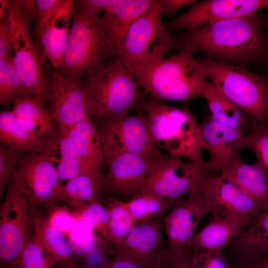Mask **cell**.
Here are the masks:
<instances>
[{
  "label": "cell",
  "instance_id": "cell-4",
  "mask_svg": "<svg viewBox=\"0 0 268 268\" xmlns=\"http://www.w3.org/2000/svg\"><path fill=\"white\" fill-rule=\"evenodd\" d=\"M138 111L146 116L152 141L157 147L171 157H186L205 168L200 125L186 104L176 107L150 95L144 98Z\"/></svg>",
  "mask_w": 268,
  "mask_h": 268
},
{
  "label": "cell",
  "instance_id": "cell-46",
  "mask_svg": "<svg viewBox=\"0 0 268 268\" xmlns=\"http://www.w3.org/2000/svg\"><path fill=\"white\" fill-rule=\"evenodd\" d=\"M81 1L99 15L111 6L115 2L116 0H81Z\"/></svg>",
  "mask_w": 268,
  "mask_h": 268
},
{
  "label": "cell",
  "instance_id": "cell-6",
  "mask_svg": "<svg viewBox=\"0 0 268 268\" xmlns=\"http://www.w3.org/2000/svg\"><path fill=\"white\" fill-rule=\"evenodd\" d=\"M97 120L138 110L144 93L132 72L114 60L82 80Z\"/></svg>",
  "mask_w": 268,
  "mask_h": 268
},
{
  "label": "cell",
  "instance_id": "cell-22",
  "mask_svg": "<svg viewBox=\"0 0 268 268\" xmlns=\"http://www.w3.org/2000/svg\"><path fill=\"white\" fill-rule=\"evenodd\" d=\"M252 220L245 217L212 215L208 223L196 234L190 249L222 251L248 227Z\"/></svg>",
  "mask_w": 268,
  "mask_h": 268
},
{
  "label": "cell",
  "instance_id": "cell-38",
  "mask_svg": "<svg viewBox=\"0 0 268 268\" xmlns=\"http://www.w3.org/2000/svg\"><path fill=\"white\" fill-rule=\"evenodd\" d=\"M20 152L10 147L0 146V198H2L6 185L17 167Z\"/></svg>",
  "mask_w": 268,
  "mask_h": 268
},
{
  "label": "cell",
  "instance_id": "cell-26",
  "mask_svg": "<svg viewBox=\"0 0 268 268\" xmlns=\"http://www.w3.org/2000/svg\"><path fill=\"white\" fill-rule=\"evenodd\" d=\"M12 111L18 124L36 135L56 138L59 128L49 111L31 93L22 95L13 102Z\"/></svg>",
  "mask_w": 268,
  "mask_h": 268
},
{
  "label": "cell",
  "instance_id": "cell-32",
  "mask_svg": "<svg viewBox=\"0 0 268 268\" xmlns=\"http://www.w3.org/2000/svg\"><path fill=\"white\" fill-rule=\"evenodd\" d=\"M106 208L108 222L105 240L117 250L122 246L136 222L127 209L125 201L112 200Z\"/></svg>",
  "mask_w": 268,
  "mask_h": 268
},
{
  "label": "cell",
  "instance_id": "cell-39",
  "mask_svg": "<svg viewBox=\"0 0 268 268\" xmlns=\"http://www.w3.org/2000/svg\"><path fill=\"white\" fill-rule=\"evenodd\" d=\"M190 250L194 268H235L227 260L222 251Z\"/></svg>",
  "mask_w": 268,
  "mask_h": 268
},
{
  "label": "cell",
  "instance_id": "cell-47",
  "mask_svg": "<svg viewBox=\"0 0 268 268\" xmlns=\"http://www.w3.org/2000/svg\"><path fill=\"white\" fill-rule=\"evenodd\" d=\"M104 268H142L137 264L125 259L115 256Z\"/></svg>",
  "mask_w": 268,
  "mask_h": 268
},
{
  "label": "cell",
  "instance_id": "cell-21",
  "mask_svg": "<svg viewBox=\"0 0 268 268\" xmlns=\"http://www.w3.org/2000/svg\"><path fill=\"white\" fill-rule=\"evenodd\" d=\"M227 247L235 267L268 256V205Z\"/></svg>",
  "mask_w": 268,
  "mask_h": 268
},
{
  "label": "cell",
  "instance_id": "cell-27",
  "mask_svg": "<svg viewBox=\"0 0 268 268\" xmlns=\"http://www.w3.org/2000/svg\"><path fill=\"white\" fill-rule=\"evenodd\" d=\"M57 138L38 135L25 130L18 124L12 110L0 112L1 144L20 152H40L51 147Z\"/></svg>",
  "mask_w": 268,
  "mask_h": 268
},
{
  "label": "cell",
  "instance_id": "cell-7",
  "mask_svg": "<svg viewBox=\"0 0 268 268\" xmlns=\"http://www.w3.org/2000/svg\"><path fill=\"white\" fill-rule=\"evenodd\" d=\"M161 0L131 26L115 51V60L125 67L143 65L164 58L171 49L174 37L162 22Z\"/></svg>",
  "mask_w": 268,
  "mask_h": 268
},
{
  "label": "cell",
  "instance_id": "cell-43",
  "mask_svg": "<svg viewBox=\"0 0 268 268\" xmlns=\"http://www.w3.org/2000/svg\"><path fill=\"white\" fill-rule=\"evenodd\" d=\"M20 13L24 22L30 26L35 21L37 4L35 0H17Z\"/></svg>",
  "mask_w": 268,
  "mask_h": 268
},
{
  "label": "cell",
  "instance_id": "cell-44",
  "mask_svg": "<svg viewBox=\"0 0 268 268\" xmlns=\"http://www.w3.org/2000/svg\"><path fill=\"white\" fill-rule=\"evenodd\" d=\"M164 268H194L190 250L185 254L171 258L165 257Z\"/></svg>",
  "mask_w": 268,
  "mask_h": 268
},
{
  "label": "cell",
  "instance_id": "cell-42",
  "mask_svg": "<svg viewBox=\"0 0 268 268\" xmlns=\"http://www.w3.org/2000/svg\"><path fill=\"white\" fill-rule=\"evenodd\" d=\"M12 51L11 21L8 11L0 18V59Z\"/></svg>",
  "mask_w": 268,
  "mask_h": 268
},
{
  "label": "cell",
  "instance_id": "cell-11",
  "mask_svg": "<svg viewBox=\"0 0 268 268\" xmlns=\"http://www.w3.org/2000/svg\"><path fill=\"white\" fill-rule=\"evenodd\" d=\"M99 120L102 122L97 129L103 150L156 157L166 155L153 142L143 113Z\"/></svg>",
  "mask_w": 268,
  "mask_h": 268
},
{
  "label": "cell",
  "instance_id": "cell-10",
  "mask_svg": "<svg viewBox=\"0 0 268 268\" xmlns=\"http://www.w3.org/2000/svg\"><path fill=\"white\" fill-rule=\"evenodd\" d=\"M8 11L14 67L26 89L44 105L47 101V79L43 69L45 59L35 44L30 26L22 18L17 0L9 1Z\"/></svg>",
  "mask_w": 268,
  "mask_h": 268
},
{
  "label": "cell",
  "instance_id": "cell-48",
  "mask_svg": "<svg viewBox=\"0 0 268 268\" xmlns=\"http://www.w3.org/2000/svg\"><path fill=\"white\" fill-rule=\"evenodd\" d=\"M246 265L253 268H268V256L259 258Z\"/></svg>",
  "mask_w": 268,
  "mask_h": 268
},
{
  "label": "cell",
  "instance_id": "cell-25",
  "mask_svg": "<svg viewBox=\"0 0 268 268\" xmlns=\"http://www.w3.org/2000/svg\"><path fill=\"white\" fill-rule=\"evenodd\" d=\"M153 0H116L101 17L115 51L132 24L151 6Z\"/></svg>",
  "mask_w": 268,
  "mask_h": 268
},
{
  "label": "cell",
  "instance_id": "cell-28",
  "mask_svg": "<svg viewBox=\"0 0 268 268\" xmlns=\"http://www.w3.org/2000/svg\"><path fill=\"white\" fill-rule=\"evenodd\" d=\"M33 231L50 256L52 264L59 267L75 264L76 255L66 236L53 226L47 217L35 213Z\"/></svg>",
  "mask_w": 268,
  "mask_h": 268
},
{
  "label": "cell",
  "instance_id": "cell-13",
  "mask_svg": "<svg viewBox=\"0 0 268 268\" xmlns=\"http://www.w3.org/2000/svg\"><path fill=\"white\" fill-rule=\"evenodd\" d=\"M47 79L48 111L60 130L66 132L94 116L87 90L82 81L64 77L55 69Z\"/></svg>",
  "mask_w": 268,
  "mask_h": 268
},
{
  "label": "cell",
  "instance_id": "cell-2",
  "mask_svg": "<svg viewBox=\"0 0 268 268\" xmlns=\"http://www.w3.org/2000/svg\"><path fill=\"white\" fill-rule=\"evenodd\" d=\"M115 49L101 16L75 1L71 27L63 63L58 72L64 77L81 81L115 59Z\"/></svg>",
  "mask_w": 268,
  "mask_h": 268
},
{
  "label": "cell",
  "instance_id": "cell-41",
  "mask_svg": "<svg viewBox=\"0 0 268 268\" xmlns=\"http://www.w3.org/2000/svg\"><path fill=\"white\" fill-rule=\"evenodd\" d=\"M53 206L47 217L49 222L66 237H69L76 222V219L72 212L67 208Z\"/></svg>",
  "mask_w": 268,
  "mask_h": 268
},
{
  "label": "cell",
  "instance_id": "cell-45",
  "mask_svg": "<svg viewBox=\"0 0 268 268\" xmlns=\"http://www.w3.org/2000/svg\"><path fill=\"white\" fill-rule=\"evenodd\" d=\"M195 0H161L163 13L171 16L181 8L189 4H193Z\"/></svg>",
  "mask_w": 268,
  "mask_h": 268
},
{
  "label": "cell",
  "instance_id": "cell-5",
  "mask_svg": "<svg viewBox=\"0 0 268 268\" xmlns=\"http://www.w3.org/2000/svg\"><path fill=\"white\" fill-rule=\"evenodd\" d=\"M206 78L252 122L268 125V80L245 66L207 57L199 60Z\"/></svg>",
  "mask_w": 268,
  "mask_h": 268
},
{
  "label": "cell",
  "instance_id": "cell-14",
  "mask_svg": "<svg viewBox=\"0 0 268 268\" xmlns=\"http://www.w3.org/2000/svg\"><path fill=\"white\" fill-rule=\"evenodd\" d=\"M205 168L180 158L169 155L156 159L153 163L140 190L177 202L193 189Z\"/></svg>",
  "mask_w": 268,
  "mask_h": 268
},
{
  "label": "cell",
  "instance_id": "cell-37",
  "mask_svg": "<svg viewBox=\"0 0 268 268\" xmlns=\"http://www.w3.org/2000/svg\"><path fill=\"white\" fill-rule=\"evenodd\" d=\"M37 236L32 235L20 255L18 268H51L52 264Z\"/></svg>",
  "mask_w": 268,
  "mask_h": 268
},
{
  "label": "cell",
  "instance_id": "cell-51",
  "mask_svg": "<svg viewBox=\"0 0 268 268\" xmlns=\"http://www.w3.org/2000/svg\"><path fill=\"white\" fill-rule=\"evenodd\" d=\"M235 268H253L249 266L246 265L242 267H236Z\"/></svg>",
  "mask_w": 268,
  "mask_h": 268
},
{
  "label": "cell",
  "instance_id": "cell-3",
  "mask_svg": "<svg viewBox=\"0 0 268 268\" xmlns=\"http://www.w3.org/2000/svg\"><path fill=\"white\" fill-rule=\"evenodd\" d=\"M194 54L181 51L143 65L127 67L142 90L161 100L187 102L202 97L209 81Z\"/></svg>",
  "mask_w": 268,
  "mask_h": 268
},
{
  "label": "cell",
  "instance_id": "cell-34",
  "mask_svg": "<svg viewBox=\"0 0 268 268\" xmlns=\"http://www.w3.org/2000/svg\"><path fill=\"white\" fill-rule=\"evenodd\" d=\"M11 53L0 59V104L6 106L30 93L18 76Z\"/></svg>",
  "mask_w": 268,
  "mask_h": 268
},
{
  "label": "cell",
  "instance_id": "cell-19",
  "mask_svg": "<svg viewBox=\"0 0 268 268\" xmlns=\"http://www.w3.org/2000/svg\"><path fill=\"white\" fill-rule=\"evenodd\" d=\"M163 216L136 224L114 256L130 260L142 268H153L163 250Z\"/></svg>",
  "mask_w": 268,
  "mask_h": 268
},
{
  "label": "cell",
  "instance_id": "cell-50",
  "mask_svg": "<svg viewBox=\"0 0 268 268\" xmlns=\"http://www.w3.org/2000/svg\"><path fill=\"white\" fill-rule=\"evenodd\" d=\"M59 268H88L85 267H81L79 266H76L75 264L72 265L68 266H66V267H59Z\"/></svg>",
  "mask_w": 268,
  "mask_h": 268
},
{
  "label": "cell",
  "instance_id": "cell-33",
  "mask_svg": "<svg viewBox=\"0 0 268 268\" xmlns=\"http://www.w3.org/2000/svg\"><path fill=\"white\" fill-rule=\"evenodd\" d=\"M57 169L61 181H68L82 174H87L84 164L66 132L59 130L56 141Z\"/></svg>",
  "mask_w": 268,
  "mask_h": 268
},
{
  "label": "cell",
  "instance_id": "cell-23",
  "mask_svg": "<svg viewBox=\"0 0 268 268\" xmlns=\"http://www.w3.org/2000/svg\"><path fill=\"white\" fill-rule=\"evenodd\" d=\"M263 209L268 205L267 173L256 164H248L236 155L220 172Z\"/></svg>",
  "mask_w": 268,
  "mask_h": 268
},
{
  "label": "cell",
  "instance_id": "cell-53",
  "mask_svg": "<svg viewBox=\"0 0 268 268\" xmlns=\"http://www.w3.org/2000/svg\"><path fill=\"white\" fill-rule=\"evenodd\" d=\"M267 37H268V34H267Z\"/></svg>",
  "mask_w": 268,
  "mask_h": 268
},
{
  "label": "cell",
  "instance_id": "cell-17",
  "mask_svg": "<svg viewBox=\"0 0 268 268\" xmlns=\"http://www.w3.org/2000/svg\"><path fill=\"white\" fill-rule=\"evenodd\" d=\"M203 171L199 175L195 188L210 203L211 214L256 217L263 210L237 187L219 175L211 176Z\"/></svg>",
  "mask_w": 268,
  "mask_h": 268
},
{
  "label": "cell",
  "instance_id": "cell-35",
  "mask_svg": "<svg viewBox=\"0 0 268 268\" xmlns=\"http://www.w3.org/2000/svg\"><path fill=\"white\" fill-rule=\"evenodd\" d=\"M72 213L76 221L82 220L90 225L93 231L106 239L108 213L101 202L84 203L73 206Z\"/></svg>",
  "mask_w": 268,
  "mask_h": 268
},
{
  "label": "cell",
  "instance_id": "cell-52",
  "mask_svg": "<svg viewBox=\"0 0 268 268\" xmlns=\"http://www.w3.org/2000/svg\"><path fill=\"white\" fill-rule=\"evenodd\" d=\"M268 62V60H267Z\"/></svg>",
  "mask_w": 268,
  "mask_h": 268
},
{
  "label": "cell",
  "instance_id": "cell-16",
  "mask_svg": "<svg viewBox=\"0 0 268 268\" xmlns=\"http://www.w3.org/2000/svg\"><path fill=\"white\" fill-rule=\"evenodd\" d=\"M105 189L120 197L131 198L140 192L154 162L164 157L103 150Z\"/></svg>",
  "mask_w": 268,
  "mask_h": 268
},
{
  "label": "cell",
  "instance_id": "cell-30",
  "mask_svg": "<svg viewBox=\"0 0 268 268\" xmlns=\"http://www.w3.org/2000/svg\"><path fill=\"white\" fill-rule=\"evenodd\" d=\"M104 189V178L88 174H80L63 184L62 201L72 207L84 203L101 202Z\"/></svg>",
  "mask_w": 268,
  "mask_h": 268
},
{
  "label": "cell",
  "instance_id": "cell-18",
  "mask_svg": "<svg viewBox=\"0 0 268 268\" xmlns=\"http://www.w3.org/2000/svg\"><path fill=\"white\" fill-rule=\"evenodd\" d=\"M201 134L202 147L209 153L205 169L209 172H220L245 147L244 130L233 128L207 116L199 124Z\"/></svg>",
  "mask_w": 268,
  "mask_h": 268
},
{
  "label": "cell",
  "instance_id": "cell-12",
  "mask_svg": "<svg viewBox=\"0 0 268 268\" xmlns=\"http://www.w3.org/2000/svg\"><path fill=\"white\" fill-rule=\"evenodd\" d=\"M208 214H211L209 202L194 187L186 199L177 202L165 214L167 258L182 255L190 250L198 225Z\"/></svg>",
  "mask_w": 268,
  "mask_h": 268
},
{
  "label": "cell",
  "instance_id": "cell-24",
  "mask_svg": "<svg viewBox=\"0 0 268 268\" xmlns=\"http://www.w3.org/2000/svg\"><path fill=\"white\" fill-rule=\"evenodd\" d=\"M77 149L87 174L104 178V152L99 133L90 119L82 121L66 131Z\"/></svg>",
  "mask_w": 268,
  "mask_h": 268
},
{
  "label": "cell",
  "instance_id": "cell-8",
  "mask_svg": "<svg viewBox=\"0 0 268 268\" xmlns=\"http://www.w3.org/2000/svg\"><path fill=\"white\" fill-rule=\"evenodd\" d=\"M55 142L42 152H20L10 180L34 207L52 206L63 202V184L53 155Z\"/></svg>",
  "mask_w": 268,
  "mask_h": 268
},
{
  "label": "cell",
  "instance_id": "cell-1",
  "mask_svg": "<svg viewBox=\"0 0 268 268\" xmlns=\"http://www.w3.org/2000/svg\"><path fill=\"white\" fill-rule=\"evenodd\" d=\"M268 20L263 14L251 15L214 22L174 38L171 49L245 66L268 60V43L265 29Z\"/></svg>",
  "mask_w": 268,
  "mask_h": 268
},
{
  "label": "cell",
  "instance_id": "cell-36",
  "mask_svg": "<svg viewBox=\"0 0 268 268\" xmlns=\"http://www.w3.org/2000/svg\"><path fill=\"white\" fill-rule=\"evenodd\" d=\"M246 134L245 147L252 149L257 157L256 164L268 173V125L252 122Z\"/></svg>",
  "mask_w": 268,
  "mask_h": 268
},
{
  "label": "cell",
  "instance_id": "cell-31",
  "mask_svg": "<svg viewBox=\"0 0 268 268\" xmlns=\"http://www.w3.org/2000/svg\"><path fill=\"white\" fill-rule=\"evenodd\" d=\"M176 203L166 198L142 192L125 201L136 224L146 223L164 216Z\"/></svg>",
  "mask_w": 268,
  "mask_h": 268
},
{
  "label": "cell",
  "instance_id": "cell-29",
  "mask_svg": "<svg viewBox=\"0 0 268 268\" xmlns=\"http://www.w3.org/2000/svg\"><path fill=\"white\" fill-rule=\"evenodd\" d=\"M202 97L206 100L210 116L214 121L242 130L251 125L252 122L246 115L210 81Z\"/></svg>",
  "mask_w": 268,
  "mask_h": 268
},
{
  "label": "cell",
  "instance_id": "cell-15",
  "mask_svg": "<svg viewBox=\"0 0 268 268\" xmlns=\"http://www.w3.org/2000/svg\"><path fill=\"white\" fill-rule=\"evenodd\" d=\"M268 9V0H205L197 1L187 11L166 23L170 30L190 32L214 22L235 18Z\"/></svg>",
  "mask_w": 268,
  "mask_h": 268
},
{
  "label": "cell",
  "instance_id": "cell-49",
  "mask_svg": "<svg viewBox=\"0 0 268 268\" xmlns=\"http://www.w3.org/2000/svg\"><path fill=\"white\" fill-rule=\"evenodd\" d=\"M165 262V253L163 252L153 268H164Z\"/></svg>",
  "mask_w": 268,
  "mask_h": 268
},
{
  "label": "cell",
  "instance_id": "cell-40",
  "mask_svg": "<svg viewBox=\"0 0 268 268\" xmlns=\"http://www.w3.org/2000/svg\"><path fill=\"white\" fill-rule=\"evenodd\" d=\"M62 0H37V12L32 34L34 41L54 15Z\"/></svg>",
  "mask_w": 268,
  "mask_h": 268
},
{
  "label": "cell",
  "instance_id": "cell-9",
  "mask_svg": "<svg viewBox=\"0 0 268 268\" xmlns=\"http://www.w3.org/2000/svg\"><path fill=\"white\" fill-rule=\"evenodd\" d=\"M34 207L11 182L0 209V261L3 266L17 267L21 253L34 227Z\"/></svg>",
  "mask_w": 268,
  "mask_h": 268
},
{
  "label": "cell",
  "instance_id": "cell-20",
  "mask_svg": "<svg viewBox=\"0 0 268 268\" xmlns=\"http://www.w3.org/2000/svg\"><path fill=\"white\" fill-rule=\"evenodd\" d=\"M75 1L62 0L49 22L42 29L35 44L44 59L54 69L62 65L70 32Z\"/></svg>",
  "mask_w": 268,
  "mask_h": 268
}]
</instances>
